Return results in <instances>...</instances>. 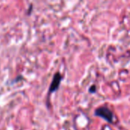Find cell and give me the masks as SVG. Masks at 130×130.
I'll return each mask as SVG.
<instances>
[{
    "label": "cell",
    "mask_w": 130,
    "mask_h": 130,
    "mask_svg": "<svg viewBox=\"0 0 130 130\" xmlns=\"http://www.w3.org/2000/svg\"><path fill=\"white\" fill-rule=\"evenodd\" d=\"M61 80H62L61 75L59 72L56 73L55 75L53 76V81H52V82L50 84V89H49L50 93H53V92L56 91L59 88L60 82H61Z\"/></svg>",
    "instance_id": "obj_2"
},
{
    "label": "cell",
    "mask_w": 130,
    "mask_h": 130,
    "mask_svg": "<svg viewBox=\"0 0 130 130\" xmlns=\"http://www.w3.org/2000/svg\"><path fill=\"white\" fill-rule=\"evenodd\" d=\"M95 113H96V115H98L100 117H102L103 119L106 120L109 123H112V121H113V113L109 109H107L106 107L98 108L96 110Z\"/></svg>",
    "instance_id": "obj_1"
}]
</instances>
